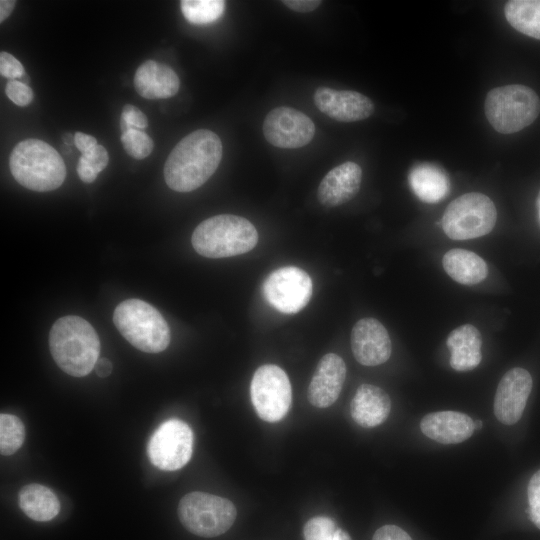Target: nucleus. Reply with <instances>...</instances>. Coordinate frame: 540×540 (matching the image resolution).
Instances as JSON below:
<instances>
[{
	"label": "nucleus",
	"mask_w": 540,
	"mask_h": 540,
	"mask_svg": "<svg viewBox=\"0 0 540 540\" xmlns=\"http://www.w3.org/2000/svg\"><path fill=\"white\" fill-rule=\"evenodd\" d=\"M222 159L218 135L207 129L182 138L164 165L166 184L177 192H190L202 186L216 171Z\"/></svg>",
	"instance_id": "1"
},
{
	"label": "nucleus",
	"mask_w": 540,
	"mask_h": 540,
	"mask_svg": "<svg viewBox=\"0 0 540 540\" xmlns=\"http://www.w3.org/2000/svg\"><path fill=\"white\" fill-rule=\"evenodd\" d=\"M49 347L60 369L73 377H84L94 369L101 345L98 334L88 321L70 315L53 324Z\"/></svg>",
	"instance_id": "2"
},
{
	"label": "nucleus",
	"mask_w": 540,
	"mask_h": 540,
	"mask_svg": "<svg viewBox=\"0 0 540 540\" xmlns=\"http://www.w3.org/2000/svg\"><path fill=\"white\" fill-rule=\"evenodd\" d=\"M9 166L20 185L37 192L57 189L66 177L65 163L60 154L38 139L19 142L12 150Z\"/></svg>",
	"instance_id": "3"
},
{
	"label": "nucleus",
	"mask_w": 540,
	"mask_h": 540,
	"mask_svg": "<svg viewBox=\"0 0 540 540\" xmlns=\"http://www.w3.org/2000/svg\"><path fill=\"white\" fill-rule=\"evenodd\" d=\"M258 242L254 225L241 216L220 214L202 221L194 230L191 243L207 258H226L252 250Z\"/></svg>",
	"instance_id": "4"
},
{
	"label": "nucleus",
	"mask_w": 540,
	"mask_h": 540,
	"mask_svg": "<svg viewBox=\"0 0 540 540\" xmlns=\"http://www.w3.org/2000/svg\"><path fill=\"white\" fill-rule=\"evenodd\" d=\"M113 322L121 335L136 349L146 353L164 351L171 339L162 314L140 299L122 301L114 310Z\"/></svg>",
	"instance_id": "5"
},
{
	"label": "nucleus",
	"mask_w": 540,
	"mask_h": 540,
	"mask_svg": "<svg viewBox=\"0 0 540 540\" xmlns=\"http://www.w3.org/2000/svg\"><path fill=\"white\" fill-rule=\"evenodd\" d=\"M485 115L501 134L518 132L532 124L540 113L536 92L522 84H510L490 90L486 96Z\"/></svg>",
	"instance_id": "6"
},
{
	"label": "nucleus",
	"mask_w": 540,
	"mask_h": 540,
	"mask_svg": "<svg viewBox=\"0 0 540 540\" xmlns=\"http://www.w3.org/2000/svg\"><path fill=\"white\" fill-rule=\"evenodd\" d=\"M496 218L493 201L482 193L470 192L457 197L447 206L440 223L450 239L468 240L490 233Z\"/></svg>",
	"instance_id": "7"
},
{
	"label": "nucleus",
	"mask_w": 540,
	"mask_h": 540,
	"mask_svg": "<svg viewBox=\"0 0 540 540\" xmlns=\"http://www.w3.org/2000/svg\"><path fill=\"white\" fill-rule=\"evenodd\" d=\"M237 511L234 504L223 497L191 492L179 502L178 516L182 525L201 537H216L233 525Z\"/></svg>",
	"instance_id": "8"
},
{
	"label": "nucleus",
	"mask_w": 540,
	"mask_h": 540,
	"mask_svg": "<svg viewBox=\"0 0 540 540\" xmlns=\"http://www.w3.org/2000/svg\"><path fill=\"white\" fill-rule=\"evenodd\" d=\"M250 395L253 407L262 420L277 422L285 417L292 401V389L286 372L277 365L260 366L254 373Z\"/></svg>",
	"instance_id": "9"
},
{
	"label": "nucleus",
	"mask_w": 540,
	"mask_h": 540,
	"mask_svg": "<svg viewBox=\"0 0 540 540\" xmlns=\"http://www.w3.org/2000/svg\"><path fill=\"white\" fill-rule=\"evenodd\" d=\"M193 432L184 421L172 418L151 435L147 453L150 462L164 471H175L185 466L193 451Z\"/></svg>",
	"instance_id": "10"
},
{
	"label": "nucleus",
	"mask_w": 540,
	"mask_h": 540,
	"mask_svg": "<svg viewBox=\"0 0 540 540\" xmlns=\"http://www.w3.org/2000/svg\"><path fill=\"white\" fill-rule=\"evenodd\" d=\"M312 290L310 276L295 266L274 270L262 285V293L267 303L284 314L301 311L309 303Z\"/></svg>",
	"instance_id": "11"
},
{
	"label": "nucleus",
	"mask_w": 540,
	"mask_h": 540,
	"mask_svg": "<svg viewBox=\"0 0 540 540\" xmlns=\"http://www.w3.org/2000/svg\"><path fill=\"white\" fill-rule=\"evenodd\" d=\"M265 139L273 146L285 149L301 148L311 142L315 124L303 112L286 106L271 110L263 122Z\"/></svg>",
	"instance_id": "12"
},
{
	"label": "nucleus",
	"mask_w": 540,
	"mask_h": 540,
	"mask_svg": "<svg viewBox=\"0 0 540 540\" xmlns=\"http://www.w3.org/2000/svg\"><path fill=\"white\" fill-rule=\"evenodd\" d=\"M530 373L520 367L507 371L501 378L494 397V414L505 425L517 423L532 390Z\"/></svg>",
	"instance_id": "13"
},
{
	"label": "nucleus",
	"mask_w": 540,
	"mask_h": 540,
	"mask_svg": "<svg viewBox=\"0 0 540 540\" xmlns=\"http://www.w3.org/2000/svg\"><path fill=\"white\" fill-rule=\"evenodd\" d=\"M350 344L355 359L364 366L383 364L392 352L389 334L384 325L375 318H362L355 323Z\"/></svg>",
	"instance_id": "14"
},
{
	"label": "nucleus",
	"mask_w": 540,
	"mask_h": 540,
	"mask_svg": "<svg viewBox=\"0 0 540 540\" xmlns=\"http://www.w3.org/2000/svg\"><path fill=\"white\" fill-rule=\"evenodd\" d=\"M314 103L323 114L339 122L361 121L374 112L370 98L351 90L319 87L314 93Z\"/></svg>",
	"instance_id": "15"
},
{
	"label": "nucleus",
	"mask_w": 540,
	"mask_h": 540,
	"mask_svg": "<svg viewBox=\"0 0 540 540\" xmlns=\"http://www.w3.org/2000/svg\"><path fill=\"white\" fill-rule=\"evenodd\" d=\"M346 377L343 359L334 353L324 355L308 386L307 398L317 408L331 406L339 397Z\"/></svg>",
	"instance_id": "16"
},
{
	"label": "nucleus",
	"mask_w": 540,
	"mask_h": 540,
	"mask_svg": "<svg viewBox=\"0 0 540 540\" xmlns=\"http://www.w3.org/2000/svg\"><path fill=\"white\" fill-rule=\"evenodd\" d=\"M361 180V167L355 162H344L324 176L317 190V198L326 207L342 205L359 192Z\"/></svg>",
	"instance_id": "17"
},
{
	"label": "nucleus",
	"mask_w": 540,
	"mask_h": 540,
	"mask_svg": "<svg viewBox=\"0 0 540 540\" xmlns=\"http://www.w3.org/2000/svg\"><path fill=\"white\" fill-rule=\"evenodd\" d=\"M422 433L442 444H457L473 434L474 421L456 411H439L425 415L420 423Z\"/></svg>",
	"instance_id": "18"
},
{
	"label": "nucleus",
	"mask_w": 540,
	"mask_h": 540,
	"mask_svg": "<svg viewBox=\"0 0 540 540\" xmlns=\"http://www.w3.org/2000/svg\"><path fill=\"white\" fill-rule=\"evenodd\" d=\"M134 86L146 99H165L174 96L180 87L176 72L166 64L147 60L136 70Z\"/></svg>",
	"instance_id": "19"
},
{
	"label": "nucleus",
	"mask_w": 540,
	"mask_h": 540,
	"mask_svg": "<svg viewBox=\"0 0 540 540\" xmlns=\"http://www.w3.org/2000/svg\"><path fill=\"white\" fill-rule=\"evenodd\" d=\"M391 401L388 394L372 384L360 385L350 403L353 420L364 428L382 424L389 416Z\"/></svg>",
	"instance_id": "20"
},
{
	"label": "nucleus",
	"mask_w": 540,
	"mask_h": 540,
	"mask_svg": "<svg viewBox=\"0 0 540 540\" xmlns=\"http://www.w3.org/2000/svg\"><path fill=\"white\" fill-rule=\"evenodd\" d=\"M408 183L415 196L422 202L435 204L450 192V178L439 165L429 162L415 164L409 172Z\"/></svg>",
	"instance_id": "21"
},
{
	"label": "nucleus",
	"mask_w": 540,
	"mask_h": 540,
	"mask_svg": "<svg viewBox=\"0 0 540 540\" xmlns=\"http://www.w3.org/2000/svg\"><path fill=\"white\" fill-rule=\"evenodd\" d=\"M450 350V366L456 371H469L477 367L481 360L482 337L479 330L464 324L455 328L447 337Z\"/></svg>",
	"instance_id": "22"
},
{
	"label": "nucleus",
	"mask_w": 540,
	"mask_h": 540,
	"mask_svg": "<svg viewBox=\"0 0 540 540\" xmlns=\"http://www.w3.org/2000/svg\"><path fill=\"white\" fill-rule=\"evenodd\" d=\"M442 265L454 281L463 285L481 283L488 275L486 262L466 249L454 248L447 251L442 258Z\"/></svg>",
	"instance_id": "23"
},
{
	"label": "nucleus",
	"mask_w": 540,
	"mask_h": 540,
	"mask_svg": "<svg viewBox=\"0 0 540 540\" xmlns=\"http://www.w3.org/2000/svg\"><path fill=\"white\" fill-rule=\"evenodd\" d=\"M19 507L32 520L45 522L55 518L60 502L55 493L41 484H28L18 495Z\"/></svg>",
	"instance_id": "24"
},
{
	"label": "nucleus",
	"mask_w": 540,
	"mask_h": 540,
	"mask_svg": "<svg viewBox=\"0 0 540 540\" xmlns=\"http://www.w3.org/2000/svg\"><path fill=\"white\" fill-rule=\"evenodd\" d=\"M504 15L515 30L540 40V0L508 1Z\"/></svg>",
	"instance_id": "25"
},
{
	"label": "nucleus",
	"mask_w": 540,
	"mask_h": 540,
	"mask_svg": "<svg viewBox=\"0 0 540 540\" xmlns=\"http://www.w3.org/2000/svg\"><path fill=\"white\" fill-rule=\"evenodd\" d=\"M180 6L188 22L207 24L222 16L225 2L222 0H182Z\"/></svg>",
	"instance_id": "26"
},
{
	"label": "nucleus",
	"mask_w": 540,
	"mask_h": 540,
	"mask_svg": "<svg viewBox=\"0 0 540 540\" xmlns=\"http://www.w3.org/2000/svg\"><path fill=\"white\" fill-rule=\"evenodd\" d=\"M25 440V427L22 421L12 414L0 415V451L2 455L14 454Z\"/></svg>",
	"instance_id": "27"
},
{
	"label": "nucleus",
	"mask_w": 540,
	"mask_h": 540,
	"mask_svg": "<svg viewBox=\"0 0 540 540\" xmlns=\"http://www.w3.org/2000/svg\"><path fill=\"white\" fill-rule=\"evenodd\" d=\"M121 141L125 151L135 159H144L153 150V140L143 131L132 128L122 133Z\"/></svg>",
	"instance_id": "28"
},
{
	"label": "nucleus",
	"mask_w": 540,
	"mask_h": 540,
	"mask_svg": "<svg viewBox=\"0 0 540 540\" xmlns=\"http://www.w3.org/2000/svg\"><path fill=\"white\" fill-rule=\"evenodd\" d=\"M337 527L329 517L317 516L306 522L303 528L305 540H331Z\"/></svg>",
	"instance_id": "29"
},
{
	"label": "nucleus",
	"mask_w": 540,
	"mask_h": 540,
	"mask_svg": "<svg viewBox=\"0 0 540 540\" xmlns=\"http://www.w3.org/2000/svg\"><path fill=\"white\" fill-rule=\"evenodd\" d=\"M527 495L531 521L540 529V470L531 477Z\"/></svg>",
	"instance_id": "30"
},
{
	"label": "nucleus",
	"mask_w": 540,
	"mask_h": 540,
	"mask_svg": "<svg viewBox=\"0 0 540 540\" xmlns=\"http://www.w3.org/2000/svg\"><path fill=\"white\" fill-rule=\"evenodd\" d=\"M147 126V117L140 109L130 104H126L123 107L120 121L122 133L132 128L144 129Z\"/></svg>",
	"instance_id": "31"
},
{
	"label": "nucleus",
	"mask_w": 540,
	"mask_h": 540,
	"mask_svg": "<svg viewBox=\"0 0 540 540\" xmlns=\"http://www.w3.org/2000/svg\"><path fill=\"white\" fill-rule=\"evenodd\" d=\"M7 97L16 105L24 107L33 100V91L27 85L17 80H10L5 87Z\"/></svg>",
	"instance_id": "32"
},
{
	"label": "nucleus",
	"mask_w": 540,
	"mask_h": 540,
	"mask_svg": "<svg viewBox=\"0 0 540 540\" xmlns=\"http://www.w3.org/2000/svg\"><path fill=\"white\" fill-rule=\"evenodd\" d=\"M0 73L6 78L15 80L24 75V68L13 55L2 51L0 53Z\"/></svg>",
	"instance_id": "33"
},
{
	"label": "nucleus",
	"mask_w": 540,
	"mask_h": 540,
	"mask_svg": "<svg viewBox=\"0 0 540 540\" xmlns=\"http://www.w3.org/2000/svg\"><path fill=\"white\" fill-rule=\"evenodd\" d=\"M82 156L97 174H99L109 162L107 150L99 144Z\"/></svg>",
	"instance_id": "34"
},
{
	"label": "nucleus",
	"mask_w": 540,
	"mask_h": 540,
	"mask_svg": "<svg viewBox=\"0 0 540 540\" xmlns=\"http://www.w3.org/2000/svg\"><path fill=\"white\" fill-rule=\"evenodd\" d=\"M372 540H412V538L398 526L384 525L376 530Z\"/></svg>",
	"instance_id": "35"
},
{
	"label": "nucleus",
	"mask_w": 540,
	"mask_h": 540,
	"mask_svg": "<svg viewBox=\"0 0 540 540\" xmlns=\"http://www.w3.org/2000/svg\"><path fill=\"white\" fill-rule=\"evenodd\" d=\"M282 3L293 11L307 13L317 9L322 2L319 0H284Z\"/></svg>",
	"instance_id": "36"
},
{
	"label": "nucleus",
	"mask_w": 540,
	"mask_h": 540,
	"mask_svg": "<svg viewBox=\"0 0 540 540\" xmlns=\"http://www.w3.org/2000/svg\"><path fill=\"white\" fill-rule=\"evenodd\" d=\"M74 144L82 155H84L97 145V140L91 135L76 132L74 135Z\"/></svg>",
	"instance_id": "37"
},
{
	"label": "nucleus",
	"mask_w": 540,
	"mask_h": 540,
	"mask_svg": "<svg viewBox=\"0 0 540 540\" xmlns=\"http://www.w3.org/2000/svg\"><path fill=\"white\" fill-rule=\"evenodd\" d=\"M77 173L79 178L85 183H92L97 177L95 170L87 163V161L81 156L77 164Z\"/></svg>",
	"instance_id": "38"
},
{
	"label": "nucleus",
	"mask_w": 540,
	"mask_h": 540,
	"mask_svg": "<svg viewBox=\"0 0 540 540\" xmlns=\"http://www.w3.org/2000/svg\"><path fill=\"white\" fill-rule=\"evenodd\" d=\"M113 366L107 358H99L95 364L94 371L101 378L108 377L112 372Z\"/></svg>",
	"instance_id": "39"
},
{
	"label": "nucleus",
	"mask_w": 540,
	"mask_h": 540,
	"mask_svg": "<svg viewBox=\"0 0 540 540\" xmlns=\"http://www.w3.org/2000/svg\"><path fill=\"white\" fill-rule=\"evenodd\" d=\"M15 1L11 0H1L0 1V22L6 20V18L11 14Z\"/></svg>",
	"instance_id": "40"
},
{
	"label": "nucleus",
	"mask_w": 540,
	"mask_h": 540,
	"mask_svg": "<svg viewBox=\"0 0 540 540\" xmlns=\"http://www.w3.org/2000/svg\"><path fill=\"white\" fill-rule=\"evenodd\" d=\"M331 540H351V537L344 530L337 528Z\"/></svg>",
	"instance_id": "41"
},
{
	"label": "nucleus",
	"mask_w": 540,
	"mask_h": 540,
	"mask_svg": "<svg viewBox=\"0 0 540 540\" xmlns=\"http://www.w3.org/2000/svg\"><path fill=\"white\" fill-rule=\"evenodd\" d=\"M536 207H537V213H538V221H539V224H540V191H539L538 196H537Z\"/></svg>",
	"instance_id": "42"
},
{
	"label": "nucleus",
	"mask_w": 540,
	"mask_h": 540,
	"mask_svg": "<svg viewBox=\"0 0 540 540\" xmlns=\"http://www.w3.org/2000/svg\"><path fill=\"white\" fill-rule=\"evenodd\" d=\"M64 142L68 145L74 143V137L72 138L70 134L64 135Z\"/></svg>",
	"instance_id": "43"
},
{
	"label": "nucleus",
	"mask_w": 540,
	"mask_h": 540,
	"mask_svg": "<svg viewBox=\"0 0 540 540\" xmlns=\"http://www.w3.org/2000/svg\"><path fill=\"white\" fill-rule=\"evenodd\" d=\"M483 426V422L481 420H477V421H474V428L475 430L476 429H481Z\"/></svg>",
	"instance_id": "44"
}]
</instances>
